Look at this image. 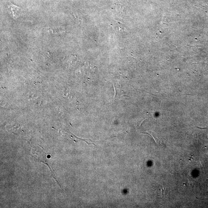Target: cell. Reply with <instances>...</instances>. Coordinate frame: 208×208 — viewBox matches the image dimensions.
Listing matches in <instances>:
<instances>
[{
    "mask_svg": "<svg viewBox=\"0 0 208 208\" xmlns=\"http://www.w3.org/2000/svg\"><path fill=\"white\" fill-rule=\"evenodd\" d=\"M8 10L11 17L13 19H16L20 15L21 9L9 2L8 5Z\"/></svg>",
    "mask_w": 208,
    "mask_h": 208,
    "instance_id": "obj_1",
    "label": "cell"
}]
</instances>
